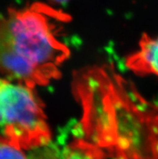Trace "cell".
Listing matches in <instances>:
<instances>
[{"instance_id":"cell-7","label":"cell","mask_w":158,"mask_h":159,"mask_svg":"<svg viewBox=\"0 0 158 159\" xmlns=\"http://www.w3.org/2000/svg\"><path fill=\"white\" fill-rule=\"evenodd\" d=\"M52 2H59V3H63V2H67L68 0H50Z\"/></svg>"},{"instance_id":"cell-6","label":"cell","mask_w":158,"mask_h":159,"mask_svg":"<svg viewBox=\"0 0 158 159\" xmlns=\"http://www.w3.org/2000/svg\"><path fill=\"white\" fill-rule=\"evenodd\" d=\"M0 159H27L23 149L6 143H0Z\"/></svg>"},{"instance_id":"cell-5","label":"cell","mask_w":158,"mask_h":159,"mask_svg":"<svg viewBox=\"0 0 158 159\" xmlns=\"http://www.w3.org/2000/svg\"><path fill=\"white\" fill-rule=\"evenodd\" d=\"M72 140L61 149H49L45 153L51 159H106L105 153L88 140L75 126L72 129Z\"/></svg>"},{"instance_id":"cell-4","label":"cell","mask_w":158,"mask_h":159,"mask_svg":"<svg viewBox=\"0 0 158 159\" xmlns=\"http://www.w3.org/2000/svg\"><path fill=\"white\" fill-rule=\"evenodd\" d=\"M126 66L136 75L158 76V36L143 35L138 49L128 57Z\"/></svg>"},{"instance_id":"cell-2","label":"cell","mask_w":158,"mask_h":159,"mask_svg":"<svg viewBox=\"0 0 158 159\" xmlns=\"http://www.w3.org/2000/svg\"><path fill=\"white\" fill-rule=\"evenodd\" d=\"M69 19L40 2L9 9L0 18V75L33 89L57 79L70 54L60 33Z\"/></svg>"},{"instance_id":"cell-1","label":"cell","mask_w":158,"mask_h":159,"mask_svg":"<svg viewBox=\"0 0 158 159\" xmlns=\"http://www.w3.org/2000/svg\"><path fill=\"white\" fill-rule=\"evenodd\" d=\"M73 91L82 108L78 129L106 157L158 159V103L108 66L77 73Z\"/></svg>"},{"instance_id":"cell-3","label":"cell","mask_w":158,"mask_h":159,"mask_svg":"<svg viewBox=\"0 0 158 159\" xmlns=\"http://www.w3.org/2000/svg\"><path fill=\"white\" fill-rule=\"evenodd\" d=\"M51 132L33 88L0 77V143L21 149L47 145Z\"/></svg>"}]
</instances>
